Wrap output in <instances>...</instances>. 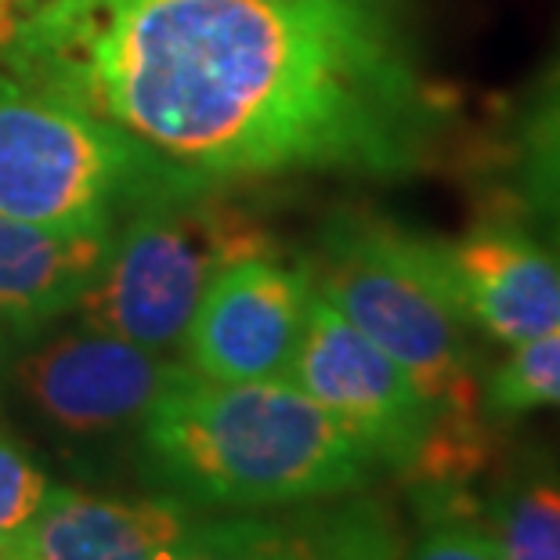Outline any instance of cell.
Wrapping results in <instances>:
<instances>
[{
	"mask_svg": "<svg viewBox=\"0 0 560 560\" xmlns=\"http://www.w3.org/2000/svg\"><path fill=\"white\" fill-rule=\"evenodd\" d=\"M177 369L160 351L80 326L22 354L15 380L55 431L98 438L145 420Z\"/></svg>",
	"mask_w": 560,
	"mask_h": 560,
	"instance_id": "cell-8",
	"label": "cell"
},
{
	"mask_svg": "<svg viewBox=\"0 0 560 560\" xmlns=\"http://www.w3.org/2000/svg\"><path fill=\"white\" fill-rule=\"evenodd\" d=\"M268 249L271 232L229 188L149 196L116 221L73 312L88 329L171 351L218 271Z\"/></svg>",
	"mask_w": 560,
	"mask_h": 560,
	"instance_id": "cell-4",
	"label": "cell"
},
{
	"mask_svg": "<svg viewBox=\"0 0 560 560\" xmlns=\"http://www.w3.org/2000/svg\"><path fill=\"white\" fill-rule=\"evenodd\" d=\"M19 15V0H0V47L11 37V26H15Z\"/></svg>",
	"mask_w": 560,
	"mask_h": 560,
	"instance_id": "cell-18",
	"label": "cell"
},
{
	"mask_svg": "<svg viewBox=\"0 0 560 560\" xmlns=\"http://www.w3.org/2000/svg\"><path fill=\"white\" fill-rule=\"evenodd\" d=\"M192 517V506L171 495L120 499L51 488L0 560H166Z\"/></svg>",
	"mask_w": 560,
	"mask_h": 560,
	"instance_id": "cell-11",
	"label": "cell"
},
{
	"mask_svg": "<svg viewBox=\"0 0 560 560\" xmlns=\"http://www.w3.org/2000/svg\"><path fill=\"white\" fill-rule=\"evenodd\" d=\"M160 171L73 105L0 77V213L62 235H109Z\"/></svg>",
	"mask_w": 560,
	"mask_h": 560,
	"instance_id": "cell-6",
	"label": "cell"
},
{
	"mask_svg": "<svg viewBox=\"0 0 560 560\" xmlns=\"http://www.w3.org/2000/svg\"><path fill=\"white\" fill-rule=\"evenodd\" d=\"M304 268L322 301L395 359L456 431H495L481 401L474 326L452 293L441 243L376 210L343 207L322 221Z\"/></svg>",
	"mask_w": 560,
	"mask_h": 560,
	"instance_id": "cell-3",
	"label": "cell"
},
{
	"mask_svg": "<svg viewBox=\"0 0 560 560\" xmlns=\"http://www.w3.org/2000/svg\"><path fill=\"white\" fill-rule=\"evenodd\" d=\"M47 492H51V481L37 467V459L8 434H0V553L30 528Z\"/></svg>",
	"mask_w": 560,
	"mask_h": 560,
	"instance_id": "cell-17",
	"label": "cell"
},
{
	"mask_svg": "<svg viewBox=\"0 0 560 560\" xmlns=\"http://www.w3.org/2000/svg\"><path fill=\"white\" fill-rule=\"evenodd\" d=\"M423 535L401 560H503L478 499L467 488H416Z\"/></svg>",
	"mask_w": 560,
	"mask_h": 560,
	"instance_id": "cell-16",
	"label": "cell"
},
{
	"mask_svg": "<svg viewBox=\"0 0 560 560\" xmlns=\"http://www.w3.org/2000/svg\"><path fill=\"white\" fill-rule=\"evenodd\" d=\"M109 235H62L0 213V351L26 348L73 312Z\"/></svg>",
	"mask_w": 560,
	"mask_h": 560,
	"instance_id": "cell-12",
	"label": "cell"
},
{
	"mask_svg": "<svg viewBox=\"0 0 560 560\" xmlns=\"http://www.w3.org/2000/svg\"><path fill=\"white\" fill-rule=\"evenodd\" d=\"M0 62L109 127L166 192L401 182L452 124L405 0H26Z\"/></svg>",
	"mask_w": 560,
	"mask_h": 560,
	"instance_id": "cell-1",
	"label": "cell"
},
{
	"mask_svg": "<svg viewBox=\"0 0 560 560\" xmlns=\"http://www.w3.org/2000/svg\"><path fill=\"white\" fill-rule=\"evenodd\" d=\"M478 510L503 560H560V474L550 459H510Z\"/></svg>",
	"mask_w": 560,
	"mask_h": 560,
	"instance_id": "cell-13",
	"label": "cell"
},
{
	"mask_svg": "<svg viewBox=\"0 0 560 560\" xmlns=\"http://www.w3.org/2000/svg\"><path fill=\"white\" fill-rule=\"evenodd\" d=\"M481 401L492 423L535 409H560V329L510 348L506 359L485 373Z\"/></svg>",
	"mask_w": 560,
	"mask_h": 560,
	"instance_id": "cell-15",
	"label": "cell"
},
{
	"mask_svg": "<svg viewBox=\"0 0 560 560\" xmlns=\"http://www.w3.org/2000/svg\"><path fill=\"white\" fill-rule=\"evenodd\" d=\"M510 182L521 218L560 246V62L524 98L510 141Z\"/></svg>",
	"mask_w": 560,
	"mask_h": 560,
	"instance_id": "cell-14",
	"label": "cell"
},
{
	"mask_svg": "<svg viewBox=\"0 0 560 560\" xmlns=\"http://www.w3.org/2000/svg\"><path fill=\"white\" fill-rule=\"evenodd\" d=\"M285 380L412 488H467L495 463V431L448 427L409 373L318 293Z\"/></svg>",
	"mask_w": 560,
	"mask_h": 560,
	"instance_id": "cell-5",
	"label": "cell"
},
{
	"mask_svg": "<svg viewBox=\"0 0 560 560\" xmlns=\"http://www.w3.org/2000/svg\"><path fill=\"white\" fill-rule=\"evenodd\" d=\"M22 4H26V0H19V8H22Z\"/></svg>",
	"mask_w": 560,
	"mask_h": 560,
	"instance_id": "cell-19",
	"label": "cell"
},
{
	"mask_svg": "<svg viewBox=\"0 0 560 560\" xmlns=\"http://www.w3.org/2000/svg\"><path fill=\"white\" fill-rule=\"evenodd\" d=\"M315 296L304 260L279 249L218 271L182 337V362L210 380H285Z\"/></svg>",
	"mask_w": 560,
	"mask_h": 560,
	"instance_id": "cell-7",
	"label": "cell"
},
{
	"mask_svg": "<svg viewBox=\"0 0 560 560\" xmlns=\"http://www.w3.org/2000/svg\"><path fill=\"white\" fill-rule=\"evenodd\" d=\"M138 470L185 506L265 510L365 492V445L290 380H210L182 369L138 423Z\"/></svg>",
	"mask_w": 560,
	"mask_h": 560,
	"instance_id": "cell-2",
	"label": "cell"
},
{
	"mask_svg": "<svg viewBox=\"0 0 560 560\" xmlns=\"http://www.w3.org/2000/svg\"><path fill=\"white\" fill-rule=\"evenodd\" d=\"M409 550L384 499L351 492L229 517H192L166 560H401Z\"/></svg>",
	"mask_w": 560,
	"mask_h": 560,
	"instance_id": "cell-9",
	"label": "cell"
},
{
	"mask_svg": "<svg viewBox=\"0 0 560 560\" xmlns=\"http://www.w3.org/2000/svg\"><path fill=\"white\" fill-rule=\"evenodd\" d=\"M441 260L474 332L517 348L560 329V246L521 213H492L441 243Z\"/></svg>",
	"mask_w": 560,
	"mask_h": 560,
	"instance_id": "cell-10",
	"label": "cell"
}]
</instances>
